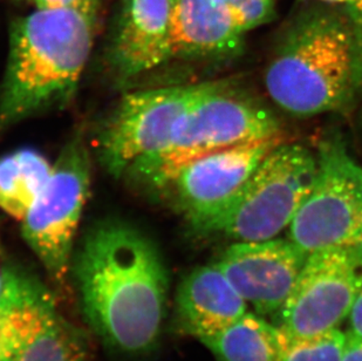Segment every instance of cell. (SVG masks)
Masks as SVG:
<instances>
[{
  "label": "cell",
  "instance_id": "6da1fadb",
  "mask_svg": "<svg viewBox=\"0 0 362 361\" xmlns=\"http://www.w3.org/2000/svg\"><path fill=\"white\" fill-rule=\"evenodd\" d=\"M74 273L82 312L107 344L127 353H142L156 344L169 273L144 232L121 221L96 225L80 246Z\"/></svg>",
  "mask_w": 362,
  "mask_h": 361
},
{
  "label": "cell",
  "instance_id": "7a4b0ae2",
  "mask_svg": "<svg viewBox=\"0 0 362 361\" xmlns=\"http://www.w3.org/2000/svg\"><path fill=\"white\" fill-rule=\"evenodd\" d=\"M103 0L35 8L12 23L0 88V128L67 105L95 39Z\"/></svg>",
  "mask_w": 362,
  "mask_h": 361
},
{
  "label": "cell",
  "instance_id": "3957f363",
  "mask_svg": "<svg viewBox=\"0 0 362 361\" xmlns=\"http://www.w3.org/2000/svg\"><path fill=\"white\" fill-rule=\"evenodd\" d=\"M271 100L311 118L351 106L362 92V28L346 11L315 8L287 28L264 72Z\"/></svg>",
  "mask_w": 362,
  "mask_h": 361
},
{
  "label": "cell",
  "instance_id": "277c9868",
  "mask_svg": "<svg viewBox=\"0 0 362 361\" xmlns=\"http://www.w3.org/2000/svg\"><path fill=\"white\" fill-rule=\"evenodd\" d=\"M279 135H283L279 121L270 109L226 82L212 81L183 116L168 144L136 162L128 173L141 183L164 189L189 162Z\"/></svg>",
  "mask_w": 362,
  "mask_h": 361
},
{
  "label": "cell",
  "instance_id": "5b68a950",
  "mask_svg": "<svg viewBox=\"0 0 362 361\" xmlns=\"http://www.w3.org/2000/svg\"><path fill=\"white\" fill-rule=\"evenodd\" d=\"M315 173V154L284 141L262 161L233 205L202 234L233 242L276 239L293 221Z\"/></svg>",
  "mask_w": 362,
  "mask_h": 361
},
{
  "label": "cell",
  "instance_id": "8992f818",
  "mask_svg": "<svg viewBox=\"0 0 362 361\" xmlns=\"http://www.w3.org/2000/svg\"><path fill=\"white\" fill-rule=\"evenodd\" d=\"M317 173L287 239L305 253L362 246V166L338 137L322 141Z\"/></svg>",
  "mask_w": 362,
  "mask_h": 361
},
{
  "label": "cell",
  "instance_id": "52a82bcc",
  "mask_svg": "<svg viewBox=\"0 0 362 361\" xmlns=\"http://www.w3.org/2000/svg\"><path fill=\"white\" fill-rule=\"evenodd\" d=\"M0 361H87L85 344L35 277L4 269Z\"/></svg>",
  "mask_w": 362,
  "mask_h": 361
},
{
  "label": "cell",
  "instance_id": "ba28073f",
  "mask_svg": "<svg viewBox=\"0 0 362 361\" xmlns=\"http://www.w3.org/2000/svg\"><path fill=\"white\" fill-rule=\"evenodd\" d=\"M90 161L83 142L62 149L35 203L21 219L23 237L54 280H62L72 264L80 219L88 200Z\"/></svg>",
  "mask_w": 362,
  "mask_h": 361
},
{
  "label": "cell",
  "instance_id": "9c48e42d",
  "mask_svg": "<svg viewBox=\"0 0 362 361\" xmlns=\"http://www.w3.org/2000/svg\"><path fill=\"white\" fill-rule=\"evenodd\" d=\"M210 82L144 89L123 96L98 133V151L106 171L121 176L144 157L162 149L178 123Z\"/></svg>",
  "mask_w": 362,
  "mask_h": 361
},
{
  "label": "cell",
  "instance_id": "30bf717a",
  "mask_svg": "<svg viewBox=\"0 0 362 361\" xmlns=\"http://www.w3.org/2000/svg\"><path fill=\"white\" fill-rule=\"evenodd\" d=\"M362 287V246L310 253L276 325L292 337L338 330L349 319Z\"/></svg>",
  "mask_w": 362,
  "mask_h": 361
},
{
  "label": "cell",
  "instance_id": "8fae6325",
  "mask_svg": "<svg viewBox=\"0 0 362 361\" xmlns=\"http://www.w3.org/2000/svg\"><path fill=\"white\" fill-rule=\"evenodd\" d=\"M284 141L279 135L209 154L183 166L165 188L187 221L202 234L233 205L262 161Z\"/></svg>",
  "mask_w": 362,
  "mask_h": 361
},
{
  "label": "cell",
  "instance_id": "7c38bea8",
  "mask_svg": "<svg viewBox=\"0 0 362 361\" xmlns=\"http://www.w3.org/2000/svg\"><path fill=\"white\" fill-rule=\"evenodd\" d=\"M308 253L290 239L233 242L215 264L262 317L277 316L304 268Z\"/></svg>",
  "mask_w": 362,
  "mask_h": 361
},
{
  "label": "cell",
  "instance_id": "4fadbf2b",
  "mask_svg": "<svg viewBox=\"0 0 362 361\" xmlns=\"http://www.w3.org/2000/svg\"><path fill=\"white\" fill-rule=\"evenodd\" d=\"M174 0H123L110 45L112 67L122 79L151 72L173 58Z\"/></svg>",
  "mask_w": 362,
  "mask_h": 361
},
{
  "label": "cell",
  "instance_id": "5bb4252c",
  "mask_svg": "<svg viewBox=\"0 0 362 361\" xmlns=\"http://www.w3.org/2000/svg\"><path fill=\"white\" fill-rule=\"evenodd\" d=\"M247 314V303L215 265L192 270L176 294L180 330L202 340L222 332Z\"/></svg>",
  "mask_w": 362,
  "mask_h": 361
},
{
  "label": "cell",
  "instance_id": "9a60e30c",
  "mask_svg": "<svg viewBox=\"0 0 362 361\" xmlns=\"http://www.w3.org/2000/svg\"><path fill=\"white\" fill-rule=\"evenodd\" d=\"M244 35L222 0H174L173 58H233L242 52Z\"/></svg>",
  "mask_w": 362,
  "mask_h": 361
},
{
  "label": "cell",
  "instance_id": "2e32d148",
  "mask_svg": "<svg viewBox=\"0 0 362 361\" xmlns=\"http://www.w3.org/2000/svg\"><path fill=\"white\" fill-rule=\"evenodd\" d=\"M283 339L277 325L247 312L226 330L199 341L218 361H281Z\"/></svg>",
  "mask_w": 362,
  "mask_h": 361
},
{
  "label": "cell",
  "instance_id": "e0dca14e",
  "mask_svg": "<svg viewBox=\"0 0 362 361\" xmlns=\"http://www.w3.org/2000/svg\"><path fill=\"white\" fill-rule=\"evenodd\" d=\"M53 164L38 151L21 149L0 159V208L21 221L44 189Z\"/></svg>",
  "mask_w": 362,
  "mask_h": 361
},
{
  "label": "cell",
  "instance_id": "ac0fdd59",
  "mask_svg": "<svg viewBox=\"0 0 362 361\" xmlns=\"http://www.w3.org/2000/svg\"><path fill=\"white\" fill-rule=\"evenodd\" d=\"M283 333L281 361H340L341 359L345 332L340 328L312 337H292L284 331Z\"/></svg>",
  "mask_w": 362,
  "mask_h": 361
},
{
  "label": "cell",
  "instance_id": "d6986e66",
  "mask_svg": "<svg viewBox=\"0 0 362 361\" xmlns=\"http://www.w3.org/2000/svg\"><path fill=\"white\" fill-rule=\"evenodd\" d=\"M243 31H251L274 19L276 0H222Z\"/></svg>",
  "mask_w": 362,
  "mask_h": 361
},
{
  "label": "cell",
  "instance_id": "ffe728a7",
  "mask_svg": "<svg viewBox=\"0 0 362 361\" xmlns=\"http://www.w3.org/2000/svg\"><path fill=\"white\" fill-rule=\"evenodd\" d=\"M340 361H362V337L351 331L345 332Z\"/></svg>",
  "mask_w": 362,
  "mask_h": 361
},
{
  "label": "cell",
  "instance_id": "44dd1931",
  "mask_svg": "<svg viewBox=\"0 0 362 361\" xmlns=\"http://www.w3.org/2000/svg\"><path fill=\"white\" fill-rule=\"evenodd\" d=\"M349 330L362 337V287L349 316Z\"/></svg>",
  "mask_w": 362,
  "mask_h": 361
},
{
  "label": "cell",
  "instance_id": "7402d4cb",
  "mask_svg": "<svg viewBox=\"0 0 362 361\" xmlns=\"http://www.w3.org/2000/svg\"><path fill=\"white\" fill-rule=\"evenodd\" d=\"M35 4V8H45V10H53V8H65V7L76 6L83 0H31Z\"/></svg>",
  "mask_w": 362,
  "mask_h": 361
},
{
  "label": "cell",
  "instance_id": "603a6c76",
  "mask_svg": "<svg viewBox=\"0 0 362 361\" xmlns=\"http://www.w3.org/2000/svg\"><path fill=\"white\" fill-rule=\"evenodd\" d=\"M346 6H347L346 11L349 12V16L362 28V0H354L353 3Z\"/></svg>",
  "mask_w": 362,
  "mask_h": 361
},
{
  "label": "cell",
  "instance_id": "cb8c5ba5",
  "mask_svg": "<svg viewBox=\"0 0 362 361\" xmlns=\"http://www.w3.org/2000/svg\"><path fill=\"white\" fill-rule=\"evenodd\" d=\"M322 1L332 4H346V5H349V4L353 3L354 0H322Z\"/></svg>",
  "mask_w": 362,
  "mask_h": 361
},
{
  "label": "cell",
  "instance_id": "d4e9b609",
  "mask_svg": "<svg viewBox=\"0 0 362 361\" xmlns=\"http://www.w3.org/2000/svg\"><path fill=\"white\" fill-rule=\"evenodd\" d=\"M4 289V269L0 268V296H1V292H3Z\"/></svg>",
  "mask_w": 362,
  "mask_h": 361
}]
</instances>
